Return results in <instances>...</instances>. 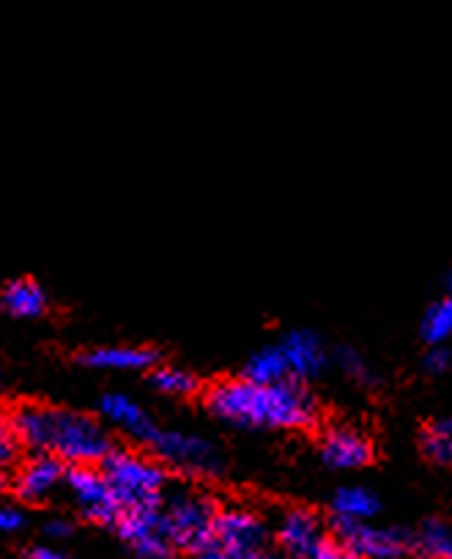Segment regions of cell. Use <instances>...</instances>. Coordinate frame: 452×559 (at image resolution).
<instances>
[{"mask_svg": "<svg viewBox=\"0 0 452 559\" xmlns=\"http://www.w3.org/2000/svg\"><path fill=\"white\" fill-rule=\"evenodd\" d=\"M206 406L214 417L239 428H272V431H310L321 423V406L308 381L283 379L217 381L206 392Z\"/></svg>", "mask_w": 452, "mask_h": 559, "instance_id": "cell-1", "label": "cell"}, {"mask_svg": "<svg viewBox=\"0 0 452 559\" xmlns=\"http://www.w3.org/2000/svg\"><path fill=\"white\" fill-rule=\"evenodd\" d=\"M9 419L20 444L34 453L58 455L63 464H99L112 450L110 433L88 414L25 403Z\"/></svg>", "mask_w": 452, "mask_h": 559, "instance_id": "cell-2", "label": "cell"}, {"mask_svg": "<svg viewBox=\"0 0 452 559\" xmlns=\"http://www.w3.org/2000/svg\"><path fill=\"white\" fill-rule=\"evenodd\" d=\"M163 526L170 546L181 548L198 557H217V543H214V513L217 502L209 493L195 491V488H165L163 502Z\"/></svg>", "mask_w": 452, "mask_h": 559, "instance_id": "cell-3", "label": "cell"}, {"mask_svg": "<svg viewBox=\"0 0 452 559\" xmlns=\"http://www.w3.org/2000/svg\"><path fill=\"white\" fill-rule=\"evenodd\" d=\"M99 469L110 480L123 510L163 502V493L168 488V466L159 459L154 461L134 450L112 448L99 461Z\"/></svg>", "mask_w": 452, "mask_h": 559, "instance_id": "cell-4", "label": "cell"}, {"mask_svg": "<svg viewBox=\"0 0 452 559\" xmlns=\"http://www.w3.org/2000/svg\"><path fill=\"white\" fill-rule=\"evenodd\" d=\"M332 537L343 548V557H370V559H395L414 554L412 532L401 526H376L362 519L332 513L330 521Z\"/></svg>", "mask_w": 452, "mask_h": 559, "instance_id": "cell-5", "label": "cell"}, {"mask_svg": "<svg viewBox=\"0 0 452 559\" xmlns=\"http://www.w3.org/2000/svg\"><path fill=\"white\" fill-rule=\"evenodd\" d=\"M145 448L157 455L165 466L190 477H217L223 475V455L209 439L185 431H165L154 428Z\"/></svg>", "mask_w": 452, "mask_h": 559, "instance_id": "cell-6", "label": "cell"}, {"mask_svg": "<svg viewBox=\"0 0 452 559\" xmlns=\"http://www.w3.org/2000/svg\"><path fill=\"white\" fill-rule=\"evenodd\" d=\"M274 540L290 557L310 559H337L343 557V548L332 537L330 526L316 510L310 508H288L279 515L274 526Z\"/></svg>", "mask_w": 452, "mask_h": 559, "instance_id": "cell-7", "label": "cell"}, {"mask_svg": "<svg viewBox=\"0 0 452 559\" xmlns=\"http://www.w3.org/2000/svg\"><path fill=\"white\" fill-rule=\"evenodd\" d=\"M212 530L214 543H217V557H261L269 551V543L274 540L266 521L247 508H217Z\"/></svg>", "mask_w": 452, "mask_h": 559, "instance_id": "cell-8", "label": "cell"}, {"mask_svg": "<svg viewBox=\"0 0 452 559\" xmlns=\"http://www.w3.org/2000/svg\"><path fill=\"white\" fill-rule=\"evenodd\" d=\"M69 491L78 499V504L83 508V513L91 521H99V524H116V519L121 515V502H118L116 491H112L110 480L105 477V472L96 469L94 464H72V469H67L63 475Z\"/></svg>", "mask_w": 452, "mask_h": 559, "instance_id": "cell-9", "label": "cell"}, {"mask_svg": "<svg viewBox=\"0 0 452 559\" xmlns=\"http://www.w3.org/2000/svg\"><path fill=\"white\" fill-rule=\"evenodd\" d=\"M112 526H116L118 537L140 557H165V554L174 551L168 535H165L159 504L121 510Z\"/></svg>", "mask_w": 452, "mask_h": 559, "instance_id": "cell-10", "label": "cell"}, {"mask_svg": "<svg viewBox=\"0 0 452 559\" xmlns=\"http://www.w3.org/2000/svg\"><path fill=\"white\" fill-rule=\"evenodd\" d=\"M319 455L330 469L354 472L373 464L376 444L362 428L341 423V426H330L324 433H321Z\"/></svg>", "mask_w": 452, "mask_h": 559, "instance_id": "cell-11", "label": "cell"}, {"mask_svg": "<svg viewBox=\"0 0 452 559\" xmlns=\"http://www.w3.org/2000/svg\"><path fill=\"white\" fill-rule=\"evenodd\" d=\"M277 343L285 354V362H288L290 379L313 381L324 376V370L332 365L324 341L313 330H290Z\"/></svg>", "mask_w": 452, "mask_h": 559, "instance_id": "cell-12", "label": "cell"}, {"mask_svg": "<svg viewBox=\"0 0 452 559\" xmlns=\"http://www.w3.org/2000/svg\"><path fill=\"white\" fill-rule=\"evenodd\" d=\"M63 475H67V466L58 455L36 453L14 477V491H17V497L28 499V502H39V499L50 497L61 486Z\"/></svg>", "mask_w": 452, "mask_h": 559, "instance_id": "cell-13", "label": "cell"}, {"mask_svg": "<svg viewBox=\"0 0 452 559\" xmlns=\"http://www.w3.org/2000/svg\"><path fill=\"white\" fill-rule=\"evenodd\" d=\"M99 408L110 423L121 426L123 431H127L129 437L138 439L140 444L148 442V437L154 433V428H157V423L143 412V406L134 403L129 395H123V392H107V395H102Z\"/></svg>", "mask_w": 452, "mask_h": 559, "instance_id": "cell-14", "label": "cell"}, {"mask_svg": "<svg viewBox=\"0 0 452 559\" xmlns=\"http://www.w3.org/2000/svg\"><path fill=\"white\" fill-rule=\"evenodd\" d=\"M159 354L154 348H138V346H105L94 348V352L80 354V362L96 370H145L154 368Z\"/></svg>", "mask_w": 452, "mask_h": 559, "instance_id": "cell-15", "label": "cell"}, {"mask_svg": "<svg viewBox=\"0 0 452 559\" xmlns=\"http://www.w3.org/2000/svg\"><path fill=\"white\" fill-rule=\"evenodd\" d=\"M417 448L425 461L436 466H452V414L425 419L417 433Z\"/></svg>", "mask_w": 452, "mask_h": 559, "instance_id": "cell-16", "label": "cell"}, {"mask_svg": "<svg viewBox=\"0 0 452 559\" xmlns=\"http://www.w3.org/2000/svg\"><path fill=\"white\" fill-rule=\"evenodd\" d=\"M0 305L3 310L17 319H36L47 310V294L36 280H12L3 292H0Z\"/></svg>", "mask_w": 452, "mask_h": 559, "instance_id": "cell-17", "label": "cell"}, {"mask_svg": "<svg viewBox=\"0 0 452 559\" xmlns=\"http://www.w3.org/2000/svg\"><path fill=\"white\" fill-rule=\"evenodd\" d=\"M332 513L348 515V519L373 521L381 513V499L373 488L343 486L332 497Z\"/></svg>", "mask_w": 452, "mask_h": 559, "instance_id": "cell-18", "label": "cell"}, {"mask_svg": "<svg viewBox=\"0 0 452 559\" xmlns=\"http://www.w3.org/2000/svg\"><path fill=\"white\" fill-rule=\"evenodd\" d=\"M330 362L335 365L346 379H352L354 384L362 386V390H376V386H381L379 370L368 362V357H365L359 348L335 346L330 354Z\"/></svg>", "mask_w": 452, "mask_h": 559, "instance_id": "cell-19", "label": "cell"}, {"mask_svg": "<svg viewBox=\"0 0 452 559\" xmlns=\"http://www.w3.org/2000/svg\"><path fill=\"white\" fill-rule=\"evenodd\" d=\"M414 554L419 557L452 559V524L441 519H428L419 524V530L412 532Z\"/></svg>", "mask_w": 452, "mask_h": 559, "instance_id": "cell-20", "label": "cell"}, {"mask_svg": "<svg viewBox=\"0 0 452 559\" xmlns=\"http://www.w3.org/2000/svg\"><path fill=\"white\" fill-rule=\"evenodd\" d=\"M245 379L261 381V384H269V381H283L290 379L288 362H285V354L279 348V343L274 346H263L261 352L252 354L245 365Z\"/></svg>", "mask_w": 452, "mask_h": 559, "instance_id": "cell-21", "label": "cell"}, {"mask_svg": "<svg viewBox=\"0 0 452 559\" xmlns=\"http://www.w3.org/2000/svg\"><path fill=\"white\" fill-rule=\"evenodd\" d=\"M419 337H423L425 346L450 341L452 337V299L441 297L425 308L423 319H419Z\"/></svg>", "mask_w": 452, "mask_h": 559, "instance_id": "cell-22", "label": "cell"}, {"mask_svg": "<svg viewBox=\"0 0 452 559\" xmlns=\"http://www.w3.org/2000/svg\"><path fill=\"white\" fill-rule=\"evenodd\" d=\"M151 386L165 392V395L187 397V395H195L201 381H198V376L190 373V370L165 365V368H154V373H151Z\"/></svg>", "mask_w": 452, "mask_h": 559, "instance_id": "cell-23", "label": "cell"}, {"mask_svg": "<svg viewBox=\"0 0 452 559\" xmlns=\"http://www.w3.org/2000/svg\"><path fill=\"white\" fill-rule=\"evenodd\" d=\"M423 370L428 376H444L452 370V348L447 343H433L423 354Z\"/></svg>", "mask_w": 452, "mask_h": 559, "instance_id": "cell-24", "label": "cell"}, {"mask_svg": "<svg viewBox=\"0 0 452 559\" xmlns=\"http://www.w3.org/2000/svg\"><path fill=\"white\" fill-rule=\"evenodd\" d=\"M20 439L12 428V419L0 414V469H7L17 461Z\"/></svg>", "mask_w": 452, "mask_h": 559, "instance_id": "cell-25", "label": "cell"}, {"mask_svg": "<svg viewBox=\"0 0 452 559\" xmlns=\"http://www.w3.org/2000/svg\"><path fill=\"white\" fill-rule=\"evenodd\" d=\"M25 524V515L17 508H0V532H14Z\"/></svg>", "mask_w": 452, "mask_h": 559, "instance_id": "cell-26", "label": "cell"}, {"mask_svg": "<svg viewBox=\"0 0 452 559\" xmlns=\"http://www.w3.org/2000/svg\"><path fill=\"white\" fill-rule=\"evenodd\" d=\"M25 554H28V557H36V559H61L63 557L61 548L45 546V543H39V546H31Z\"/></svg>", "mask_w": 452, "mask_h": 559, "instance_id": "cell-27", "label": "cell"}, {"mask_svg": "<svg viewBox=\"0 0 452 559\" xmlns=\"http://www.w3.org/2000/svg\"><path fill=\"white\" fill-rule=\"evenodd\" d=\"M45 532H47V537H69L72 535V524L63 519H52L50 524L45 526Z\"/></svg>", "mask_w": 452, "mask_h": 559, "instance_id": "cell-28", "label": "cell"}, {"mask_svg": "<svg viewBox=\"0 0 452 559\" xmlns=\"http://www.w3.org/2000/svg\"><path fill=\"white\" fill-rule=\"evenodd\" d=\"M444 297L452 299V272L444 277Z\"/></svg>", "mask_w": 452, "mask_h": 559, "instance_id": "cell-29", "label": "cell"}, {"mask_svg": "<svg viewBox=\"0 0 452 559\" xmlns=\"http://www.w3.org/2000/svg\"><path fill=\"white\" fill-rule=\"evenodd\" d=\"M7 488V475H3V469H0V491Z\"/></svg>", "mask_w": 452, "mask_h": 559, "instance_id": "cell-30", "label": "cell"}]
</instances>
